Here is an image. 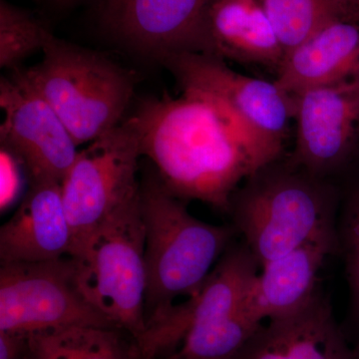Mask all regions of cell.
<instances>
[{
	"label": "cell",
	"instance_id": "30bf717a",
	"mask_svg": "<svg viewBox=\"0 0 359 359\" xmlns=\"http://www.w3.org/2000/svg\"><path fill=\"white\" fill-rule=\"evenodd\" d=\"M0 107L4 112L0 142L22 161L30 183H62L76 159L78 146L25 70L18 68L2 78Z\"/></svg>",
	"mask_w": 359,
	"mask_h": 359
},
{
	"label": "cell",
	"instance_id": "484cf974",
	"mask_svg": "<svg viewBox=\"0 0 359 359\" xmlns=\"http://www.w3.org/2000/svg\"><path fill=\"white\" fill-rule=\"evenodd\" d=\"M351 6L359 13V0H347Z\"/></svg>",
	"mask_w": 359,
	"mask_h": 359
},
{
	"label": "cell",
	"instance_id": "9a60e30c",
	"mask_svg": "<svg viewBox=\"0 0 359 359\" xmlns=\"http://www.w3.org/2000/svg\"><path fill=\"white\" fill-rule=\"evenodd\" d=\"M241 359H355L321 292L297 313L262 325Z\"/></svg>",
	"mask_w": 359,
	"mask_h": 359
},
{
	"label": "cell",
	"instance_id": "7a4b0ae2",
	"mask_svg": "<svg viewBox=\"0 0 359 359\" xmlns=\"http://www.w3.org/2000/svg\"><path fill=\"white\" fill-rule=\"evenodd\" d=\"M276 162L245 180L228 211L259 268L311 241L339 238L332 189L290 162Z\"/></svg>",
	"mask_w": 359,
	"mask_h": 359
},
{
	"label": "cell",
	"instance_id": "7402d4cb",
	"mask_svg": "<svg viewBox=\"0 0 359 359\" xmlns=\"http://www.w3.org/2000/svg\"><path fill=\"white\" fill-rule=\"evenodd\" d=\"M1 211L8 209L20 198L25 187V180L29 181L27 170L22 161L11 148L1 144Z\"/></svg>",
	"mask_w": 359,
	"mask_h": 359
},
{
	"label": "cell",
	"instance_id": "52a82bcc",
	"mask_svg": "<svg viewBox=\"0 0 359 359\" xmlns=\"http://www.w3.org/2000/svg\"><path fill=\"white\" fill-rule=\"evenodd\" d=\"M141 156L134 116L78 152L61 183L74 243L71 257L111 212L139 192L137 173Z\"/></svg>",
	"mask_w": 359,
	"mask_h": 359
},
{
	"label": "cell",
	"instance_id": "603a6c76",
	"mask_svg": "<svg viewBox=\"0 0 359 359\" xmlns=\"http://www.w3.org/2000/svg\"><path fill=\"white\" fill-rule=\"evenodd\" d=\"M28 335L0 332V359H28Z\"/></svg>",
	"mask_w": 359,
	"mask_h": 359
},
{
	"label": "cell",
	"instance_id": "cb8c5ba5",
	"mask_svg": "<svg viewBox=\"0 0 359 359\" xmlns=\"http://www.w3.org/2000/svg\"><path fill=\"white\" fill-rule=\"evenodd\" d=\"M55 4H57L58 6H69V4H73V2L76 1V0H53Z\"/></svg>",
	"mask_w": 359,
	"mask_h": 359
},
{
	"label": "cell",
	"instance_id": "d6986e66",
	"mask_svg": "<svg viewBox=\"0 0 359 359\" xmlns=\"http://www.w3.org/2000/svg\"><path fill=\"white\" fill-rule=\"evenodd\" d=\"M259 1L273 25L285 56L351 7L347 0Z\"/></svg>",
	"mask_w": 359,
	"mask_h": 359
},
{
	"label": "cell",
	"instance_id": "2e32d148",
	"mask_svg": "<svg viewBox=\"0 0 359 359\" xmlns=\"http://www.w3.org/2000/svg\"><path fill=\"white\" fill-rule=\"evenodd\" d=\"M359 75V13L353 6L290 51L275 83L287 95Z\"/></svg>",
	"mask_w": 359,
	"mask_h": 359
},
{
	"label": "cell",
	"instance_id": "6da1fadb",
	"mask_svg": "<svg viewBox=\"0 0 359 359\" xmlns=\"http://www.w3.org/2000/svg\"><path fill=\"white\" fill-rule=\"evenodd\" d=\"M133 116L142 156L168 190L224 214L241 182L278 159L224 104L197 92L149 99Z\"/></svg>",
	"mask_w": 359,
	"mask_h": 359
},
{
	"label": "cell",
	"instance_id": "ba28073f",
	"mask_svg": "<svg viewBox=\"0 0 359 359\" xmlns=\"http://www.w3.org/2000/svg\"><path fill=\"white\" fill-rule=\"evenodd\" d=\"M68 327L118 328L80 290L74 257L1 264L0 332L29 335Z\"/></svg>",
	"mask_w": 359,
	"mask_h": 359
},
{
	"label": "cell",
	"instance_id": "3957f363",
	"mask_svg": "<svg viewBox=\"0 0 359 359\" xmlns=\"http://www.w3.org/2000/svg\"><path fill=\"white\" fill-rule=\"evenodd\" d=\"M147 273L145 313L149 320L173 306L180 295L195 294L231 245V226L205 223L191 215L158 174L140 184Z\"/></svg>",
	"mask_w": 359,
	"mask_h": 359
},
{
	"label": "cell",
	"instance_id": "5b68a950",
	"mask_svg": "<svg viewBox=\"0 0 359 359\" xmlns=\"http://www.w3.org/2000/svg\"><path fill=\"white\" fill-rule=\"evenodd\" d=\"M72 257L85 297L138 344L146 332L147 290L140 189L97 226Z\"/></svg>",
	"mask_w": 359,
	"mask_h": 359
},
{
	"label": "cell",
	"instance_id": "277c9868",
	"mask_svg": "<svg viewBox=\"0 0 359 359\" xmlns=\"http://www.w3.org/2000/svg\"><path fill=\"white\" fill-rule=\"evenodd\" d=\"M43 59L25 69L77 146L119 125L133 96L132 72L98 52L47 32Z\"/></svg>",
	"mask_w": 359,
	"mask_h": 359
},
{
	"label": "cell",
	"instance_id": "8992f818",
	"mask_svg": "<svg viewBox=\"0 0 359 359\" xmlns=\"http://www.w3.org/2000/svg\"><path fill=\"white\" fill-rule=\"evenodd\" d=\"M259 268L247 245L231 244L200 290L170 308L168 318L184 337L163 359H241L263 325L245 309Z\"/></svg>",
	"mask_w": 359,
	"mask_h": 359
},
{
	"label": "cell",
	"instance_id": "8fae6325",
	"mask_svg": "<svg viewBox=\"0 0 359 359\" xmlns=\"http://www.w3.org/2000/svg\"><path fill=\"white\" fill-rule=\"evenodd\" d=\"M290 97L297 123L290 162L316 177L344 164L359 142V75Z\"/></svg>",
	"mask_w": 359,
	"mask_h": 359
},
{
	"label": "cell",
	"instance_id": "44dd1931",
	"mask_svg": "<svg viewBox=\"0 0 359 359\" xmlns=\"http://www.w3.org/2000/svg\"><path fill=\"white\" fill-rule=\"evenodd\" d=\"M339 233L351 294V320L359 330V186L346 205Z\"/></svg>",
	"mask_w": 359,
	"mask_h": 359
},
{
	"label": "cell",
	"instance_id": "9c48e42d",
	"mask_svg": "<svg viewBox=\"0 0 359 359\" xmlns=\"http://www.w3.org/2000/svg\"><path fill=\"white\" fill-rule=\"evenodd\" d=\"M183 91L211 97L237 115L262 143L280 157L292 119L290 95L273 82L231 69L223 58L179 52L160 59Z\"/></svg>",
	"mask_w": 359,
	"mask_h": 359
},
{
	"label": "cell",
	"instance_id": "4fadbf2b",
	"mask_svg": "<svg viewBox=\"0 0 359 359\" xmlns=\"http://www.w3.org/2000/svg\"><path fill=\"white\" fill-rule=\"evenodd\" d=\"M73 247L61 183H30L18 210L0 229L1 264L36 263L71 257Z\"/></svg>",
	"mask_w": 359,
	"mask_h": 359
},
{
	"label": "cell",
	"instance_id": "ffe728a7",
	"mask_svg": "<svg viewBox=\"0 0 359 359\" xmlns=\"http://www.w3.org/2000/svg\"><path fill=\"white\" fill-rule=\"evenodd\" d=\"M49 29L30 11L0 0V66L16 70L42 50Z\"/></svg>",
	"mask_w": 359,
	"mask_h": 359
},
{
	"label": "cell",
	"instance_id": "7c38bea8",
	"mask_svg": "<svg viewBox=\"0 0 359 359\" xmlns=\"http://www.w3.org/2000/svg\"><path fill=\"white\" fill-rule=\"evenodd\" d=\"M214 0H103L104 27L158 60L179 52L209 53L208 16Z\"/></svg>",
	"mask_w": 359,
	"mask_h": 359
},
{
	"label": "cell",
	"instance_id": "ac0fdd59",
	"mask_svg": "<svg viewBox=\"0 0 359 359\" xmlns=\"http://www.w3.org/2000/svg\"><path fill=\"white\" fill-rule=\"evenodd\" d=\"M28 342V359H142L136 340L119 328H56L29 334Z\"/></svg>",
	"mask_w": 359,
	"mask_h": 359
},
{
	"label": "cell",
	"instance_id": "e0dca14e",
	"mask_svg": "<svg viewBox=\"0 0 359 359\" xmlns=\"http://www.w3.org/2000/svg\"><path fill=\"white\" fill-rule=\"evenodd\" d=\"M208 41L209 54L276 71L285 56L259 0H214Z\"/></svg>",
	"mask_w": 359,
	"mask_h": 359
},
{
	"label": "cell",
	"instance_id": "5bb4252c",
	"mask_svg": "<svg viewBox=\"0 0 359 359\" xmlns=\"http://www.w3.org/2000/svg\"><path fill=\"white\" fill-rule=\"evenodd\" d=\"M339 250V238H320L262 266L245 299L250 318L262 323L304 308L320 292L318 273L325 259Z\"/></svg>",
	"mask_w": 359,
	"mask_h": 359
},
{
	"label": "cell",
	"instance_id": "d4e9b609",
	"mask_svg": "<svg viewBox=\"0 0 359 359\" xmlns=\"http://www.w3.org/2000/svg\"><path fill=\"white\" fill-rule=\"evenodd\" d=\"M353 353L354 358H355V359H359V334L358 341H356V344L353 347Z\"/></svg>",
	"mask_w": 359,
	"mask_h": 359
}]
</instances>
